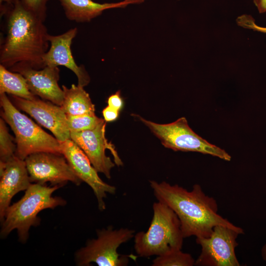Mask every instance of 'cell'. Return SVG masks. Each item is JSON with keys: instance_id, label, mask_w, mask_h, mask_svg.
I'll use <instances>...</instances> for the list:
<instances>
[{"instance_id": "1", "label": "cell", "mask_w": 266, "mask_h": 266, "mask_svg": "<svg viewBox=\"0 0 266 266\" xmlns=\"http://www.w3.org/2000/svg\"><path fill=\"white\" fill-rule=\"evenodd\" d=\"M2 35L0 65L7 68L16 65L40 69L50 46L44 21L27 10L19 0L0 4Z\"/></svg>"}, {"instance_id": "2", "label": "cell", "mask_w": 266, "mask_h": 266, "mask_svg": "<svg viewBox=\"0 0 266 266\" xmlns=\"http://www.w3.org/2000/svg\"><path fill=\"white\" fill-rule=\"evenodd\" d=\"M158 201L169 206L178 216L184 238L195 236L208 237L213 228L223 225L243 234V230L234 225L218 213L216 200L206 195L199 184L193 185L191 191L177 184L163 181H149Z\"/></svg>"}, {"instance_id": "3", "label": "cell", "mask_w": 266, "mask_h": 266, "mask_svg": "<svg viewBox=\"0 0 266 266\" xmlns=\"http://www.w3.org/2000/svg\"><path fill=\"white\" fill-rule=\"evenodd\" d=\"M62 186L32 183L24 196L6 210L1 222L0 237L6 238L13 230H16L19 241L25 243L29 236L30 228L40 223L41 219L38 216L40 211L66 204V200L62 198L52 196L54 192Z\"/></svg>"}, {"instance_id": "4", "label": "cell", "mask_w": 266, "mask_h": 266, "mask_svg": "<svg viewBox=\"0 0 266 266\" xmlns=\"http://www.w3.org/2000/svg\"><path fill=\"white\" fill-rule=\"evenodd\" d=\"M153 211L147 231L134 234V248L137 256L157 257L181 249L184 238L176 213L167 205L159 201L153 203Z\"/></svg>"}, {"instance_id": "5", "label": "cell", "mask_w": 266, "mask_h": 266, "mask_svg": "<svg viewBox=\"0 0 266 266\" xmlns=\"http://www.w3.org/2000/svg\"><path fill=\"white\" fill-rule=\"evenodd\" d=\"M0 104L1 118L15 134L17 157L24 160L38 152L62 154L60 141L21 113L6 94H0Z\"/></svg>"}, {"instance_id": "6", "label": "cell", "mask_w": 266, "mask_h": 266, "mask_svg": "<svg viewBox=\"0 0 266 266\" xmlns=\"http://www.w3.org/2000/svg\"><path fill=\"white\" fill-rule=\"evenodd\" d=\"M134 231L129 228L114 229L112 226L97 230V237L88 240L84 247L74 254L78 266H88L94 263L100 266H126L130 259L135 260L137 255H122L119 246L134 236Z\"/></svg>"}, {"instance_id": "7", "label": "cell", "mask_w": 266, "mask_h": 266, "mask_svg": "<svg viewBox=\"0 0 266 266\" xmlns=\"http://www.w3.org/2000/svg\"><path fill=\"white\" fill-rule=\"evenodd\" d=\"M166 148L174 151H192L208 154L227 161L231 156L224 150L199 136L189 127L185 117L165 124H158L136 115Z\"/></svg>"}, {"instance_id": "8", "label": "cell", "mask_w": 266, "mask_h": 266, "mask_svg": "<svg viewBox=\"0 0 266 266\" xmlns=\"http://www.w3.org/2000/svg\"><path fill=\"white\" fill-rule=\"evenodd\" d=\"M32 183L64 186L70 181L77 186L82 183L62 154L38 152L29 155L25 160Z\"/></svg>"}, {"instance_id": "9", "label": "cell", "mask_w": 266, "mask_h": 266, "mask_svg": "<svg viewBox=\"0 0 266 266\" xmlns=\"http://www.w3.org/2000/svg\"><path fill=\"white\" fill-rule=\"evenodd\" d=\"M239 233L235 230L223 225L214 227L208 237L196 238L201 246V253L195 265L200 266H239L235 249Z\"/></svg>"}, {"instance_id": "10", "label": "cell", "mask_w": 266, "mask_h": 266, "mask_svg": "<svg viewBox=\"0 0 266 266\" xmlns=\"http://www.w3.org/2000/svg\"><path fill=\"white\" fill-rule=\"evenodd\" d=\"M105 127L104 120L93 129L79 132H70V139L83 151L96 170L110 179L111 170L115 164L106 155L105 150H110L117 166H122L123 163L113 146L105 137Z\"/></svg>"}, {"instance_id": "11", "label": "cell", "mask_w": 266, "mask_h": 266, "mask_svg": "<svg viewBox=\"0 0 266 266\" xmlns=\"http://www.w3.org/2000/svg\"><path fill=\"white\" fill-rule=\"evenodd\" d=\"M61 152L68 163L82 182L87 183L92 189L97 200L99 209L106 208L104 199L107 194H115V186L104 182L99 176L98 172L92 165L89 158L71 139L60 141Z\"/></svg>"}, {"instance_id": "12", "label": "cell", "mask_w": 266, "mask_h": 266, "mask_svg": "<svg viewBox=\"0 0 266 266\" xmlns=\"http://www.w3.org/2000/svg\"><path fill=\"white\" fill-rule=\"evenodd\" d=\"M10 100L19 109L29 114L42 126L51 132L59 141L70 139L66 115L60 106L49 101L24 99L10 96Z\"/></svg>"}, {"instance_id": "13", "label": "cell", "mask_w": 266, "mask_h": 266, "mask_svg": "<svg viewBox=\"0 0 266 266\" xmlns=\"http://www.w3.org/2000/svg\"><path fill=\"white\" fill-rule=\"evenodd\" d=\"M77 33V28H73L57 35L49 34L50 47L43 57V62L45 66L66 67L75 74L77 85L84 87L89 83L90 76L83 66L76 63L71 50L73 39Z\"/></svg>"}, {"instance_id": "14", "label": "cell", "mask_w": 266, "mask_h": 266, "mask_svg": "<svg viewBox=\"0 0 266 266\" xmlns=\"http://www.w3.org/2000/svg\"><path fill=\"white\" fill-rule=\"evenodd\" d=\"M10 70L21 73L26 79L29 88L35 96L61 106L64 91L58 84L60 69L58 66H45L40 69L16 65Z\"/></svg>"}, {"instance_id": "15", "label": "cell", "mask_w": 266, "mask_h": 266, "mask_svg": "<svg viewBox=\"0 0 266 266\" xmlns=\"http://www.w3.org/2000/svg\"><path fill=\"white\" fill-rule=\"evenodd\" d=\"M0 220L2 222L5 212L13 197L26 191L32 183L25 160L16 155L6 162L0 161Z\"/></svg>"}, {"instance_id": "16", "label": "cell", "mask_w": 266, "mask_h": 266, "mask_svg": "<svg viewBox=\"0 0 266 266\" xmlns=\"http://www.w3.org/2000/svg\"><path fill=\"white\" fill-rule=\"evenodd\" d=\"M66 18L77 23L89 22L106 10L123 8L131 4L139 3L144 0H124L113 3H100L93 0H58Z\"/></svg>"}, {"instance_id": "17", "label": "cell", "mask_w": 266, "mask_h": 266, "mask_svg": "<svg viewBox=\"0 0 266 266\" xmlns=\"http://www.w3.org/2000/svg\"><path fill=\"white\" fill-rule=\"evenodd\" d=\"M62 88L64 100L61 107L66 115L95 114V105L83 87L73 84L70 88Z\"/></svg>"}, {"instance_id": "18", "label": "cell", "mask_w": 266, "mask_h": 266, "mask_svg": "<svg viewBox=\"0 0 266 266\" xmlns=\"http://www.w3.org/2000/svg\"><path fill=\"white\" fill-rule=\"evenodd\" d=\"M8 94L24 99L34 100L37 97L30 90L26 79L21 73L0 65V94Z\"/></svg>"}, {"instance_id": "19", "label": "cell", "mask_w": 266, "mask_h": 266, "mask_svg": "<svg viewBox=\"0 0 266 266\" xmlns=\"http://www.w3.org/2000/svg\"><path fill=\"white\" fill-rule=\"evenodd\" d=\"M195 261L190 254L183 252L181 249H178L157 256L152 261V266H192L195 265Z\"/></svg>"}, {"instance_id": "20", "label": "cell", "mask_w": 266, "mask_h": 266, "mask_svg": "<svg viewBox=\"0 0 266 266\" xmlns=\"http://www.w3.org/2000/svg\"><path fill=\"white\" fill-rule=\"evenodd\" d=\"M66 117L70 132H79L93 129L104 120L95 114L66 115Z\"/></svg>"}, {"instance_id": "21", "label": "cell", "mask_w": 266, "mask_h": 266, "mask_svg": "<svg viewBox=\"0 0 266 266\" xmlns=\"http://www.w3.org/2000/svg\"><path fill=\"white\" fill-rule=\"evenodd\" d=\"M5 121L0 119V161L6 162L15 155V139L9 133Z\"/></svg>"}, {"instance_id": "22", "label": "cell", "mask_w": 266, "mask_h": 266, "mask_svg": "<svg viewBox=\"0 0 266 266\" xmlns=\"http://www.w3.org/2000/svg\"><path fill=\"white\" fill-rule=\"evenodd\" d=\"M22 5L45 22L47 17V4L50 0H19Z\"/></svg>"}, {"instance_id": "23", "label": "cell", "mask_w": 266, "mask_h": 266, "mask_svg": "<svg viewBox=\"0 0 266 266\" xmlns=\"http://www.w3.org/2000/svg\"><path fill=\"white\" fill-rule=\"evenodd\" d=\"M238 26L243 28L266 33V27L259 26L253 17L249 14H242L236 19Z\"/></svg>"}, {"instance_id": "24", "label": "cell", "mask_w": 266, "mask_h": 266, "mask_svg": "<svg viewBox=\"0 0 266 266\" xmlns=\"http://www.w3.org/2000/svg\"><path fill=\"white\" fill-rule=\"evenodd\" d=\"M107 102L108 106L120 111L124 104L120 91H118L110 96L107 99Z\"/></svg>"}, {"instance_id": "25", "label": "cell", "mask_w": 266, "mask_h": 266, "mask_svg": "<svg viewBox=\"0 0 266 266\" xmlns=\"http://www.w3.org/2000/svg\"><path fill=\"white\" fill-rule=\"evenodd\" d=\"M120 111L107 106L102 110V115L105 122L115 121L118 117Z\"/></svg>"}, {"instance_id": "26", "label": "cell", "mask_w": 266, "mask_h": 266, "mask_svg": "<svg viewBox=\"0 0 266 266\" xmlns=\"http://www.w3.org/2000/svg\"><path fill=\"white\" fill-rule=\"evenodd\" d=\"M260 13L266 12V0H252Z\"/></svg>"}, {"instance_id": "27", "label": "cell", "mask_w": 266, "mask_h": 266, "mask_svg": "<svg viewBox=\"0 0 266 266\" xmlns=\"http://www.w3.org/2000/svg\"><path fill=\"white\" fill-rule=\"evenodd\" d=\"M262 256L263 259L266 261V244L263 246L262 249Z\"/></svg>"}, {"instance_id": "28", "label": "cell", "mask_w": 266, "mask_h": 266, "mask_svg": "<svg viewBox=\"0 0 266 266\" xmlns=\"http://www.w3.org/2000/svg\"></svg>"}]
</instances>
